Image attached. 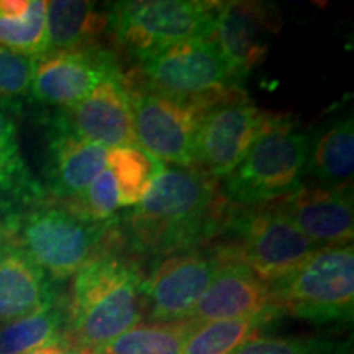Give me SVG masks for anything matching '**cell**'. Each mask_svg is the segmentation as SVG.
<instances>
[{
	"mask_svg": "<svg viewBox=\"0 0 354 354\" xmlns=\"http://www.w3.org/2000/svg\"><path fill=\"white\" fill-rule=\"evenodd\" d=\"M197 325L192 320L138 323L97 354H183L184 344Z\"/></svg>",
	"mask_w": 354,
	"mask_h": 354,
	"instance_id": "obj_24",
	"label": "cell"
},
{
	"mask_svg": "<svg viewBox=\"0 0 354 354\" xmlns=\"http://www.w3.org/2000/svg\"><path fill=\"white\" fill-rule=\"evenodd\" d=\"M284 113L259 109L246 94L216 105L202 123L197 140V167L215 180H225L248 151Z\"/></svg>",
	"mask_w": 354,
	"mask_h": 354,
	"instance_id": "obj_11",
	"label": "cell"
},
{
	"mask_svg": "<svg viewBox=\"0 0 354 354\" xmlns=\"http://www.w3.org/2000/svg\"><path fill=\"white\" fill-rule=\"evenodd\" d=\"M6 241H8L7 230H6V225H3V220L0 218V243H6Z\"/></svg>",
	"mask_w": 354,
	"mask_h": 354,
	"instance_id": "obj_31",
	"label": "cell"
},
{
	"mask_svg": "<svg viewBox=\"0 0 354 354\" xmlns=\"http://www.w3.org/2000/svg\"><path fill=\"white\" fill-rule=\"evenodd\" d=\"M57 297L55 282L20 248L0 243V323L38 312Z\"/></svg>",
	"mask_w": 354,
	"mask_h": 354,
	"instance_id": "obj_18",
	"label": "cell"
},
{
	"mask_svg": "<svg viewBox=\"0 0 354 354\" xmlns=\"http://www.w3.org/2000/svg\"><path fill=\"white\" fill-rule=\"evenodd\" d=\"M107 8L84 0H50L46 6V55L99 44L107 32Z\"/></svg>",
	"mask_w": 354,
	"mask_h": 354,
	"instance_id": "obj_21",
	"label": "cell"
},
{
	"mask_svg": "<svg viewBox=\"0 0 354 354\" xmlns=\"http://www.w3.org/2000/svg\"><path fill=\"white\" fill-rule=\"evenodd\" d=\"M308 133L290 115L251 146L240 166L223 180L225 197L238 207H256L290 196L305 179Z\"/></svg>",
	"mask_w": 354,
	"mask_h": 354,
	"instance_id": "obj_8",
	"label": "cell"
},
{
	"mask_svg": "<svg viewBox=\"0 0 354 354\" xmlns=\"http://www.w3.org/2000/svg\"><path fill=\"white\" fill-rule=\"evenodd\" d=\"M165 166L138 145L120 146L107 151V169L117 187L118 209H133L151 187L154 177Z\"/></svg>",
	"mask_w": 354,
	"mask_h": 354,
	"instance_id": "obj_25",
	"label": "cell"
},
{
	"mask_svg": "<svg viewBox=\"0 0 354 354\" xmlns=\"http://www.w3.org/2000/svg\"><path fill=\"white\" fill-rule=\"evenodd\" d=\"M48 197L44 185L33 176L21 154L12 113L0 107V218L6 221Z\"/></svg>",
	"mask_w": 354,
	"mask_h": 354,
	"instance_id": "obj_20",
	"label": "cell"
},
{
	"mask_svg": "<svg viewBox=\"0 0 354 354\" xmlns=\"http://www.w3.org/2000/svg\"><path fill=\"white\" fill-rule=\"evenodd\" d=\"M354 123L353 115L331 118L308 133L305 179L335 189H353Z\"/></svg>",
	"mask_w": 354,
	"mask_h": 354,
	"instance_id": "obj_19",
	"label": "cell"
},
{
	"mask_svg": "<svg viewBox=\"0 0 354 354\" xmlns=\"http://www.w3.org/2000/svg\"><path fill=\"white\" fill-rule=\"evenodd\" d=\"M46 0H0V46L39 59L46 55Z\"/></svg>",
	"mask_w": 354,
	"mask_h": 354,
	"instance_id": "obj_23",
	"label": "cell"
},
{
	"mask_svg": "<svg viewBox=\"0 0 354 354\" xmlns=\"http://www.w3.org/2000/svg\"><path fill=\"white\" fill-rule=\"evenodd\" d=\"M35 64L37 59L0 46V107L8 113L20 110L21 102L30 99Z\"/></svg>",
	"mask_w": 354,
	"mask_h": 354,
	"instance_id": "obj_28",
	"label": "cell"
},
{
	"mask_svg": "<svg viewBox=\"0 0 354 354\" xmlns=\"http://www.w3.org/2000/svg\"><path fill=\"white\" fill-rule=\"evenodd\" d=\"M120 71L113 51L102 44L50 53L37 59L30 99L57 110L74 107Z\"/></svg>",
	"mask_w": 354,
	"mask_h": 354,
	"instance_id": "obj_12",
	"label": "cell"
},
{
	"mask_svg": "<svg viewBox=\"0 0 354 354\" xmlns=\"http://www.w3.org/2000/svg\"><path fill=\"white\" fill-rule=\"evenodd\" d=\"M271 322L274 318L253 317L198 323L189 335L183 354H230Z\"/></svg>",
	"mask_w": 354,
	"mask_h": 354,
	"instance_id": "obj_26",
	"label": "cell"
},
{
	"mask_svg": "<svg viewBox=\"0 0 354 354\" xmlns=\"http://www.w3.org/2000/svg\"><path fill=\"white\" fill-rule=\"evenodd\" d=\"M279 315L326 325L351 322L354 312V246L320 248L281 281L271 284Z\"/></svg>",
	"mask_w": 354,
	"mask_h": 354,
	"instance_id": "obj_7",
	"label": "cell"
},
{
	"mask_svg": "<svg viewBox=\"0 0 354 354\" xmlns=\"http://www.w3.org/2000/svg\"><path fill=\"white\" fill-rule=\"evenodd\" d=\"M218 240L215 246L221 253L245 264L268 284L289 276L320 250L290 223L277 202L233 205Z\"/></svg>",
	"mask_w": 354,
	"mask_h": 354,
	"instance_id": "obj_5",
	"label": "cell"
},
{
	"mask_svg": "<svg viewBox=\"0 0 354 354\" xmlns=\"http://www.w3.org/2000/svg\"><path fill=\"white\" fill-rule=\"evenodd\" d=\"M66 203V202H64ZM73 210L94 223H109L118 210V197L112 172L105 169L88 184V187L73 202H68Z\"/></svg>",
	"mask_w": 354,
	"mask_h": 354,
	"instance_id": "obj_29",
	"label": "cell"
},
{
	"mask_svg": "<svg viewBox=\"0 0 354 354\" xmlns=\"http://www.w3.org/2000/svg\"><path fill=\"white\" fill-rule=\"evenodd\" d=\"M232 209L218 180L201 167L165 165L138 205L117 216L118 238L123 250L153 259L198 250L218 240Z\"/></svg>",
	"mask_w": 354,
	"mask_h": 354,
	"instance_id": "obj_1",
	"label": "cell"
},
{
	"mask_svg": "<svg viewBox=\"0 0 354 354\" xmlns=\"http://www.w3.org/2000/svg\"><path fill=\"white\" fill-rule=\"evenodd\" d=\"M117 218V216H115ZM115 218L94 223L68 203L48 197L3 221L8 241L20 248L53 282L76 276L113 240Z\"/></svg>",
	"mask_w": 354,
	"mask_h": 354,
	"instance_id": "obj_3",
	"label": "cell"
},
{
	"mask_svg": "<svg viewBox=\"0 0 354 354\" xmlns=\"http://www.w3.org/2000/svg\"><path fill=\"white\" fill-rule=\"evenodd\" d=\"M218 253L221 256L218 271L194 307L189 320L207 323L253 317H269L276 320L281 317L274 307L271 284L261 281L245 264L232 259L220 250Z\"/></svg>",
	"mask_w": 354,
	"mask_h": 354,
	"instance_id": "obj_15",
	"label": "cell"
},
{
	"mask_svg": "<svg viewBox=\"0 0 354 354\" xmlns=\"http://www.w3.org/2000/svg\"><path fill=\"white\" fill-rule=\"evenodd\" d=\"M290 223L317 248L353 245V189H335L310 179L276 201Z\"/></svg>",
	"mask_w": 354,
	"mask_h": 354,
	"instance_id": "obj_14",
	"label": "cell"
},
{
	"mask_svg": "<svg viewBox=\"0 0 354 354\" xmlns=\"http://www.w3.org/2000/svg\"><path fill=\"white\" fill-rule=\"evenodd\" d=\"M221 263L216 248L180 251L154 258L141 277V297L153 322L189 320Z\"/></svg>",
	"mask_w": 354,
	"mask_h": 354,
	"instance_id": "obj_9",
	"label": "cell"
},
{
	"mask_svg": "<svg viewBox=\"0 0 354 354\" xmlns=\"http://www.w3.org/2000/svg\"><path fill=\"white\" fill-rule=\"evenodd\" d=\"M118 248L123 250L113 238L74 276L71 338L92 354L138 325L143 317V274L135 259Z\"/></svg>",
	"mask_w": 354,
	"mask_h": 354,
	"instance_id": "obj_2",
	"label": "cell"
},
{
	"mask_svg": "<svg viewBox=\"0 0 354 354\" xmlns=\"http://www.w3.org/2000/svg\"><path fill=\"white\" fill-rule=\"evenodd\" d=\"M136 143L162 165L197 167L202 123L216 105L245 94L241 87L201 97L167 95L151 88L138 71L123 73Z\"/></svg>",
	"mask_w": 354,
	"mask_h": 354,
	"instance_id": "obj_4",
	"label": "cell"
},
{
	"mask_svg": "<svg viewBox=\"0 0 354 354\" xmlns=\"http://www.w3.org/2000/svg\"><path fill=\"white\" fill-rule=\"evenodd\" d=\"M71 338V304L63 297L0 326V354H26Z\"/></svg>",
	"mask_w": 354,
	"mask_h": 354,
	"instance_id": "obj_22",
	"label": "cell"
},
{
	"mask_svg": "<svg viewBox=\"0 0 354 354\" xmlns=\"http://www.w3.org/2000/svg\"><path fill=\"white\" fill-rule=\"evenodd\" d=\"M56 113L71 131L107 151L138 145L122 71L105 79L74 107L56 110Z\"/></svg>",
	"mask_w": 354,
	"mask_h": 354,
	"instance_id": "obj_16",
	"label": "cell"
},
{
	"mask_svg": "<svg viewBox=\"0 0 354 354\" xmlns=\"http://www.w3.org/2000/svg\"><path fill=\"white\" fill-rule=\"evenodd\" d=\"M281 28L282 17L274 3L253 0L220 3L214 39L238 82L263 64L271 38Z\"/></svg>",
	"mask_w": 354,
	"mask_h": 354,
	"instance_id": "obj_13",
	"label": "cell"
},
{
	"mask_svg": "<svg viewBox=\"0 0 354 354\" xmlns=\"http://www.w3.org/2000/svg\"><path fill=\"white\" fill-rule=\"evenodd\" d=\"M46 189L57 202H73L107 166V149L81 138L57 113L48 120Z\"/></svg>",
	"mask_w": 354,
	"mask_h": 354,
	"instance_id": "obj_17",
	"label": "cell"
},
{
	"mask_svg": "<svg viewBox=\"0 0 354 354\" xmlns=\"http://www.w3.org/2000/svg\"><path fill=\"white\" fill-rule=\"evenodd\" d=\"M26 354H92L87 349H84L73 342V339H66V342L53 343L48 346L38 348L35 351H30Z\"/></svg>",
	"mask_w": 354,
	"mask_h": 354,
	"instance_id": "obj_30",
	"label": "cell"
},
{
	"mask_svg": "<svg viewBox=\"0 0 354 354\" xmlns=\"http://www.w3.org/2000/svg\"><path fill=\"white\" fill-rule=\"evenodd\" d=\"M140 76L154 91L176 97H201L241 87L212 38L171 44L140 63Z\"/></svg>",
	"mask_w": 354,
	"mask_h": 354,
	"instance_id": "obj_10",
	"label": "cell"
},
{
	"mask_svg": "<svg viewBox=\"0 0 354 354\" xmlns=\"http://www.w3.org/2000/svg\"><path fill=\"white\" fill-rule=\"evenodd\" d=\"M221 2L207 0H127L107 3V32L133 59L146 57L171 44L192 38H212Z\"/></svg>",
	"mask_w": 354,
	"mask_h": 354,
	"instance_id": "obj_6",
	"label": "cell"
},
{
	"mask_svg": "<svg viewBox=\"0 0 354 354\" xmlns=\"http://www.w3.org/2000/svg\"><path fill=\"white\" fill-rule=\"evenodd\" d=\"M351 343L325 338H276L254 335L230 354H349Z\"/></svg>",
	"mask_w": 354,
	"mask_h": 354,
	"instance_id": "obj_27",
	"label": "cell"
}]
</instances>
